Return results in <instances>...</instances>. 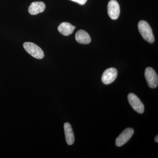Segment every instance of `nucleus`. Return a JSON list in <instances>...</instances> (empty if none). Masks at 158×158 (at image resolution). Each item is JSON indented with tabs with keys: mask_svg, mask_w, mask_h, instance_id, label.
<instances>
[{
	"mask_svg": "<svg viewBox=\"0 0 158 158\" xmlns=\"http://www.w3.org/2000/svg\"><path fill=\"white\" fill-rule=\"evenodd\" d=\"M128 100L130 104L136 112L140 114L144 113V105L135 94L133 93L129 94L128 95Z\"/></svg>",
	"mask_w": 158,
	"mask_h": 158,
	"instance_id": "nucleus-4",
	"label": "nucleus"
},
{
	"mask_svg": "<svg viewBox=\"0 0 158 158\" xmlns=\"http://www.w3.org/2000/svg\"><path fill=\"white\" fill-rule=\"evenodd\" d=\"M155 141L157 143L158 142V135L155 137Z\"/></svg>",
	"mask_w": 158,
	"mask_h": 158,
	"instance_id": "nucleus-13",
	"label": "nucleus"
},
{
	"mask_svg": "<svg viewBox=\"0 0 158 158\" xmlns=\"http://www.w3.org/2000/svg\"><path fill=\"white\" fill-rule=\"evenodd\" d=\"M76 40L81 44H88L91 42V38L89 34L84 30H79L75 35Z\"/></svg>",
	"mask_w": 158,
	"mask_h": 158,
	"instance_id": "nucleus-11",
	"label": "nucleus"
},
{
	"mask_svg": "<svg viewBox=\"0 0 158 158\" xmlns=\"http://www.w3.org/2000/svg\"><path fill=\"white\" fill-rule=\"evenodd\" d=\"M45 4L42 2H34L29 6L28 11L32 15H36L43 12L45 10Z\"/></svg>",
	"mask_w": 158,
	"mask_h": 158,
	"instance_id": "nucleus-8",
	"label": "nucleus"
},
{
	"mask_svg": "<svg viewBox=\"0 0 158 158\" xmlns=\"http://www.w3.org/2000/svg\"><path fill=\"white\" fill-rule=\"evenodd\" d=\"M64 129L66 143L69 145H72L74 142L75 138L71 125L69 123H65L64 125Z\"/></svg>",
	"mask_w": 158,
	"mask_h": 158,
	"instance_id": "nucleus-9",
	"label": "nucleus"
},
{
	"mask_svg": "<svg viewBox=\"0 0 158 158\" xmlns=\"http://www.w3.org/2000/svg\"><path fill=\"white\" fill-rule=\"evenodd\" d=\"M117 69L114 68H110L106 69L103 73L102 81L105 85H109L113 83L117 76Z\"/></svg>",
	"mask_w": 158,
	"mask_h": 158,
	"instance_id": "nucleus-6",
	"label": "nucleus"
},
{
	"mask_svg": "<svg viewBox=\"0 0 158 158\" xmlns=\"http://www.w3.org/2000/svg\"><path fill=\"white\" fill-rule=\"evenodd\" d=\"M76 27L71 24L67 22H63L59 25L58 30L60 34L64 36L70 35L73 33Z\"/></svg>",
	"mask_w": 158,
	"mask_h": 158,
	"instance_id": "nucleus-10",
	"label": "nucleus"
},
{
	"mask_svg": "<svg viewBox=\"0 0 158 158\" xmlns=\"http://www.w3.org/2000/svg\"><path fill=\"white\" fill-rule=\"evenodd\" d=\"M144 76L149 88H155L157 87L158 77L154 69L151 67H147L145 69Z\"/></svg>",
	"mask_w": 158,
	"mask_h": 158,
	"instance_id": "nucleus-3",
	"label": "nucleus"
},
{
	"mask_svg": "<svg viewBox=\"0 0 158 158\" xmlns=\"http://www.w3.org/2000/svg\"><path fill=\"white\" fill-rule=\"evenodd\" d=\"M138 31L144 40L150 43L154 42L155 38L152 29L149 24L144 20H141L138 23Z\"/></svg>",
	"mask_w": 158,
	"mask_h": 158,
	"instance_id": "nucleus-1",
	"label": "nucleus"
},
{
	"mask_svg": "<svg viewBox=\"0 0 158 158\" xmlns=\"http://www.w3.org/2000/svg\"><path fill=\"white\" fill-rule=\"evenodd\" d=\"M70 1L78 3L81 5H84L85 3L87 2L88 0H70Z\"/></svg>",
	"mask_w": 158,
	"mask_h": 158,
	"instance_id": "nucleus-12",
	"label": "nucleus"
},
{
	"mask_svg": "<svg viewBox=\"0 0 158 158\" xmlns=\"http://www.w3.org/2000/svg\"><path fill=\"white\" fill-rule=\"evenodd\" d=\"M108 13L110 18L117 19L120 14V6L116 0H111L108 5Z\"/></svg>",
	"mask_w": 158,
	"mask_h": 158,
	"instance_id": "nucleus-7",
	"label": "nucleus"
},
{
	"mask_svg": "<svg viewBox=\"0 0 158 158\" xmlns=\"http://www.w3.org/2000/svg\"><path fill=\"white\" fill-rule=\"evenodd\" d=\"M25 50L32 56L37 59H42L44 57V53L40 47L32 42H25L23 44Z\"/></svg>",
	"mask_w": 158,
	"mask_h": 158,
	"instance_id": "nucleus-2",
	"label": "nucleus"
},
{
	"mask_svg": "<svg viewBox=\"0 0 158 158\" xmlns=\"http://www.w3.org/2000/svg\"><path fill=\"white\" fill-rule=\"evenodd\" d=\"M134 133V130L131 128H127L117 137L116 140V145L117 147H121L127 142Z\"/></svg>",
	"mask_w": 158,
	"mask_h": 158,
	"instance_id": "nucleus-5",
	"label": "nucleus"
}]
</instances>
